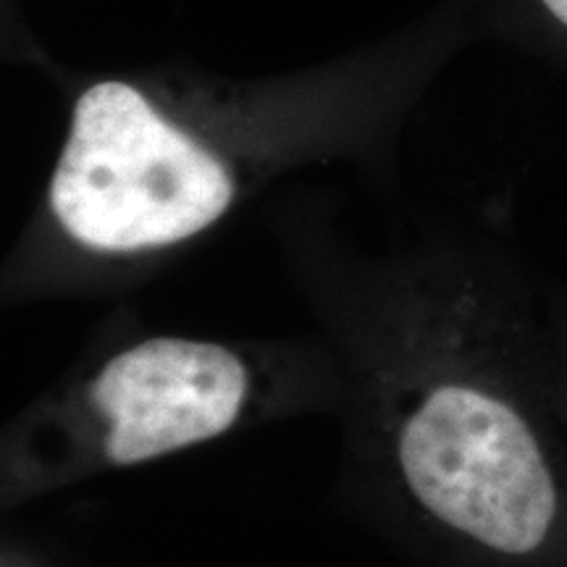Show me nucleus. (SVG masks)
Listing matches in <instances>:
<instances>
[{"instance_id": "2", "label": "nucleus", "mask_w": 567, "mask_h": 567, "mask_svg": "<svg viewBox=\"0 0 567 567\" xmlns=\"http://www.w3.org/2000/svg\"><path fill=\"white\" fill-rule=\"evenodd\" d=\"M231 203L226 168L122 82L80 97L51 184L55 218L76 243L134 252L182 243Z\"/></svg>"}, {"instance_id": "3", "label": "nucleus", "mask_w": 567, "mask_h": 567, "mask_svg": "<svg viewBox=\"0 0 567 567\" xmlns=\"http://www.w3.org/2000/svg\"><path fill=\"white\" fill-rule=\"evenodd\" d=\"M245 396L243 360L195 339L130 347L92 384V402L111 425L105 455L116 465L145 463L224 434Z\"/></svg>"}, {"instance_id": "4", "label": "nucleus", "mask_w": 567, "mask_h": 567, "mask_svg": "<svg viewBox=\"0 0 567 567\" xmlns=\"http://www.w3.org/2000/svg\"><path fill=\"white\" fill-rule=\"evenodd\" d=\"M544 3L549 6V11L555 13L559 21H565L567 24V0H544Z\"/></svg>"}, {"instance_id": "1", "label": "nucleus", "mask_w": 567, "mask_h": 567, "mask_svg": "<svg viewBox=\"0 0 567 567\" xmlns=\"http://www.w3.org/2000/svg\"><path fill=\"white\" fill-rule=\"evenodd\" d=\"M502 379H450L400 434L415 499L473 547L530 563L567 542L565 492L536 417Z\"/></svg>"}]
</instances>
